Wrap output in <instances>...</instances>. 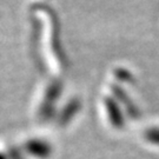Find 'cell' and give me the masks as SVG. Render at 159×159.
Wrapping results in <instances>:
<instances>
[{
	"label": "cell",
	"instance_id": "cell-1",
	"mask_svg": "<svg viewBox=\"0 0 159 159\" xmlns=\"http://www.w3.org/2000/svg\"><path fill=\"white\" fill-rule=\"evenodd\" d=\"M25 150L30 156L38 159H46L52 154L51 144L45 139H39V138L30 139L25 144Z\"/></svg>",
	"mask_w": 159,
	"mask_h": 159
},
{
	"label": "cell",
	"instance_id": "cell-5",
	"mask_svg": "<svg viewBox=\"0 0 159 159\" xmlns=\"http://www.w3.org/2000/svg\"><path fill=\"white\" fill-rule=\"evenodd\" d=\"M0 159H8V154L0 151Z\"/></svg>",
	"mask_w": 159,
	"mask_h": 159
},
{
	"label": "cell",
	"instance_id": "cell-3",
	"mask_svg": "<svg viewBox=\"0 0 159 159\" xmlns=\"http://www.w3.org/2000/svg\"><path fill=\"white\" fill-rule=\"evenodd\" d=\"M145 139L148 143L153 144V145H158L159 146V127H152L148 129L145 133H144Z\"/></svg>",
	"mask_w": 159,
	"mask_h": 159
},
{
	"label": "cell",
	"instance_id": "cell-2",
	"mask_svg": "<svg viewBox=\"0 0 159 159\" xmlns=\"http://www.w3.org/2000/svg\"><path fill=\"white\" fill-rule=\"evenodd\" d=\"M106 108H107L108 111H110V113H111L110 114V120H111L112 125L114 127H117V129L123 127V125H124V118L121 116L120 110L117 107V105L113 104L111 100H107L106 102Z\"/></svg>",
	"mask_w": 159,
	"mask_h": 159
},
{
	"label": "cell",
	"instance_id": "cell-4",
	"mask_svg": "<svg viewBox=\"0 0 159 159\" xmlns=\"http://www.w3.org/2000/svg\"><path fill=\"white\" fill-rule=\"evenodd\" d=\"M8 159H24L23 157V152H20L17 148L14 146H11L8 148Z\"/></svg>",
	"mask_w": 159,
	"mask_h": 159
}]
</instances>
